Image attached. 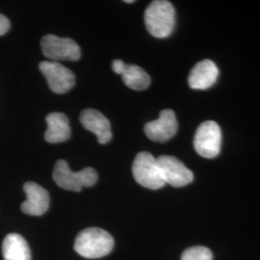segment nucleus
Masks as SVG:
<instances>
[{
	"label": "nucleus",
	"mask_w": 260,
	"mask_h": 260,
	"mask_svg": "<svg viewBox=\"0 0 260 260\" xmlns=\"http://www.w3.org/2000/svg\"><path fill=\"white\" fill-rule=\"evenodd\" d=\"M114 239L111 234L100 228H88L77 234L75 250L85 258H101L111 252Z\"/></svg>",
	"instance_id": "nucleus-1"
},
{
	"label": "nucleus",
	"mask_w": 260,
	"mask_h": 260,
	"mask_svg": "<svg viewBox=\"0 0 260 260\" xmlns=\"http://www.w3.org/2000/svg\"><path fill=\"white\" fill-rule=\"evenodd\" d=\"M145 23L153 37H169L176 24V11L173 4L166 0L152 1L145 12Z\"/></svg>",
	"instance_id": "nucleus-2"
},
{
	"label": "nucleus",
	"mask_w": 260,
	"mask_h": 260,
	"mask_svg": "<svg viewBox=\"0 0 260 260\" xmlns=\"http://www.w3.org/2000/svg\"><path fill=\"white\" fill-rule=\"evenodd\" d=\"M52 177L59 187L75 192L81 191L83 187L94 185L98 181V173L93 168H85L82 171L73 172L65 160L56 162Z\"/></svg>",
	"instance_id": "nucleus-3"
},
{
	"label": "nucleus",
	"mask_w": 260,
	"mask_h": 260,
	"mask_svg": "<svg viewBox=\"0 0 260 260\" xmlns=\"http://www.w3.org/2000/svg\"><path fill=\"white\" fill-rule=\"evenodd\" d=\"M132 174L137 183L148 189L157 190L166 184L157 158L147 151H142L136 155L132 164Z\"/></svg>",
	"instance_id": "nucleus-4"
},
{
	"label": "nucleus",
	"mask_w": 260,
	"mask_h": 260,
	"mask_svg": "<svg viewBox=\"0 0 260 260\" xmlns=\"http://www.w3.org/2000/svg\"><path fill=\"white\" fill-rule=\"evenodd\" d=\"M222 132L217 122H203L196 131L194 148L203 157H216L221 150Z\"/></svg>",
	"instance_id": "nucleus-5"
},
{
	"label": "nucleus",
	"mask_w": 260,
	"mask_h": 260,
	"mask_svg": "<svg viewBox=\"0 0 260 260\" xmlns=\"http://www.w3.org/2000/svg\"><path fill=\"white\" fill-rule=\"evenodd\" d=\"M42 50L44 55L53 62L60 60L76 61L81 56L79 46L74 40L48 34L42 39Z\"/></svg>",
	"instance_id": "nucleus-6"
},
{
	"label": "nucleus",
	"mask_w": 260,
	"mask_h": 260,
	"mask_svg": "<svg viewBox=\"0 0 260 260\" xmlns=\"http://www.w3.org/2000/svg\"><path fill=\"white\" fill-rule=\"evenodd\" d=\"M40 71L45 75L48 87L56 93H68L75 83L74 73L58 62L44 61L40 63Z\"/></svg>",
	"instance_id": "nucleus-7"
},
{
	"label": "nucleus",
	"mask_w": 260,
	"mask_h": 260,
	"mask_svg": "<svg viewBox=\"0 0 260 260\" xmlns=\"http://www.w3.org/2000/svg\"><path fill=\"white\" fill-rule=\"evenodd\" d=\"M157 162L165 183L174 187H183L193 181L192 171L177 157L162 155L157 158Z\"/></svg>",
	"instance_id": "nucleus-8"
},
{
	"label": "nucleus",
	"mask_w": 260,
	"mask_h": 260,
	"mask_svg": "<svg viewBox=\"0 0 260 260\" xmlns=\"http://www.w3.org/2000/svg\"><path fill=\"white\" fill-rule=\"evenodd\" d=\"M177 127L178 124L175 112L165 109L160 113L157 120L148 122L144 130L149 139L157 143H164L177 134Z\"/></svg>",
	"instance_id": "nucleus-9"
},
{
	"label": "nucleus",
	"mask_w": 260,
	"mask_h": 260,
	"mask_svg": "<svg viewBox=\"0 0 260 260\" xmlns=\"http://www.w3.org/2000/svg\"><path fill=\"white\" fill-rule=\"evenodd\" d=\"M26 201L21 204V211L30 216H42L49 208L50 198L45 188L29 181L23 185Z\"/></svg>",
	"instance_id": "nucleus-10"
},
{
	"label": "nucleus",
	"mask_w": 260,
	"mask_h": 260,
	"mask_svg": "<svg viewBox=\"0 0 260 260\" xmlns=\"http://www.w3.org/2000/svg\"><path fill=\"white\" fill-rule=\"evenodd\" d=\"M80 122L84 127L96 136L100 144H107L112 139L111 124L101 112L86 109L80 115Z\"/></svg>",
	"instance_id": "nucleus-11"
},
{
	"label": "nucleus",
	"mask_w": 260,
	"mask_h": 260,
	"mask_svg": "<svg viewBox=\"0 0 260 260\" xmlns=\"http://www.w3.org/2000/svg\"><path fill=\"white\" fill-rule=\"evenodd\" d=\"M219 75V70L211 60L199 62L191 71L188 83L192 89L206 90L213 86Z\"/></svg>",
	"instance_id": "nucleus-12"
},
{
	"label": "nucleus",
	"mask_w": 260,
	"mask_h": 260,
	"mask_svg": "<svg viewBox=\"0 0 260 260\" xmlns=\"http://www.w3.org/2000/svg\"><path fill=\"white\" fill-rule=\"evenodd\" d=\"M47 128L45 133V139L47 143H62L71 137V127L68 117L63 113H50L47 115Z\"/></svg>",
	"instance_id": "nucleus-13"
},
{
	"label": "nucleus",
	"mask_w": 260,
	"mask_h": 260,
	"mask_svg": "<svg viewBox=\"0 0 260 260\" xmlns=\"http://www.w3.org/2000/svg\"><path fill=\"white\" fill-rule=\"evenodd\" d=\"M2 254L4 260H31L27 242L18 233H10L4 238Z\"/></svg>",
	"instance_id": "nucleus-14"
},
{
	"label": "nucleus",
	"mask_w": 260,
	"mask_h": 260,
	"mask_svg": "<svg viewBox=\"0 0 260 260\" xmlns=\"http://www.w3.org/2000/svg\"><path fill=\"white\" fill-rule=\"evenodd\" d=\"M124 84L132 90L143 91L150 85V77L139 66L126 65L121 72Z\"/></svg>",
	"instance_id": "nucleus-15"
},
{
	"label": "nucleus",
	"mask_w": 260,
	"mask_h": 260,
	"mask_svg": "<svg viewBox=\"0 0 260 260\" xmlns=\"http://www.w3.org/2000/svg\"><path fill=\"white\" fill-rule=\"evenodd\" d=\"M211 251L204 246H196L183 251L181 260H212Z\"/></svg>",
	"instance_id": "nucleus-16"
},
{
	"label": "nucleus",
	"mask_w": 260,
	"mask_h": 260,
	"mask_svg": "<svg viewBox=\"0 0 260 260\" xmlns=\"http://www.w3.org/2000/svg\"><path fill=\"white\" fill-rule=\"evenodd\" d=\"M10 29L9 19L0 14V36L6 34Z\"/></svg>",
	"instance_id": "nucleus-17"
},
{
	"label": "nucleus",
	"mask_w": 260,
	"mask_h": 260,
	"mask_svg": "<svg viewBox=\"0 0 260 260\" xmlns=\"http://www.w3.org/2000/svg\"><path fill=\"white\" fill-rule=\"evenodd\" d=\"M124 67H125L124 62L121 61L120 59H116V60H114L113 63H112V69H113V71H114L116 74H118V75H121V72H122L123 69H124Z\"/></svg>",
	"instance_id": "nucleus-18"
},
{
	"label": "nucleus",
	"mask_w": 260,
	"mask_h": 260,
	"mask_svg": "<svg viewBox=\"0 0 260 260\" xmlns=\"http://www.w3.org/2000/svg\"><path fill=\"white\" fill-rule=\"evenodd\" d=\"M124 2H125V3H133L134 1H133V0H125Z\"/></svg>",
	"instance_id": "nucleus-19"
}]
</instances>
